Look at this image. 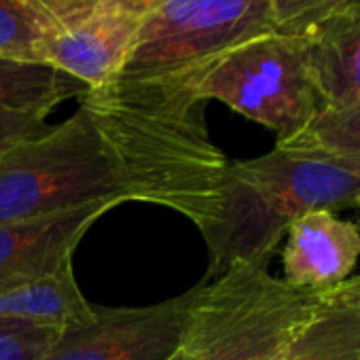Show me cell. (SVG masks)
Masks as SVG:
<instances>
[{"label": "cell", "mask_w": 360, "mask_h": 360, "mask_svg": "<svg viewBox=\"0 0 360 360\" xmlns=\"http://www.w3.org/2000/svg\"><path fill=\"white\" fill-rule=\"evenodd\" d=\"M276 146L314 153L341 167L360 172V104L322 108L301 134Z\"/></svg>", "instance_id": "5bb4252c"}, {"label": "cell", "mask_w": 360, "mask_h": 360, "mask_svg": "<svg viewBox=\"0 0 360 360\" xmlns=\"http://www.w3.org/2000/svg\"><path fill=\"white\" fill-rule=\"evenodd\" d=\"M47 117L0 106V159L18 144L47 131Z\"/></svg>", "instance_id": "ac0fdd59"}, {"label": "cell", "mask_w": 360, "mask_h": 360, "mask_svg": "<svg viewBox=\"0 0 360 360\" xmlns=\"http://www.w3.org/2000/svg\"><path fill=\"white\" fill-rule=\"evenodd\" d=\"M263 263H233L198 292L180 341L183 360H280L318 309Z\"/></svg>", "instance_id": "3957f363"}, {"label": "cell", "mask_w": 360, "mask_h": 360, "mask_svg": "<svg viewBox=\"0 0 360 360\" xmlns=\"http://www.w3.org/2000/svg\"><path fill=\"white\" fill-rule=\"evenodd\" d=\"M138 28V20L102 3L85 18L56 26L41 41L37 62L100 89L123 72Z\"/></svg>", "instance_id": "ba28073f"}, {"label": "cell", "mask_w": 360, "mask_h": 360, "mask_svg": "<svg viewBox=\"0 0 360 360\" xmlns=\"http://www.w3.org/2000/svg\"><path fill=\"white\" fill-rule=\"evenodd\" d=\"M316 299L324 305H337L360 316V274H352L345 282L324 292H316Z\"/></svg>", "instance_id": "ffe728a7"}, {"label": "cell", "mask_w": 360, "mask_h": 360, "mask_svg": "<svg viewBox=\"0 0 360 360\" xmlns=\"http://www.w3.org/2000/svg\"><path fill=\"white\" fill-rule=\"evenodd\" d=\"M112 208L117 204L96 202L0 223V290L47 278L72 265L79 242Z\"/></svg>", "instance_id": "52a82bcc"}, {"label": "cell", "mask_w": 360, "mask_h": 360, "mask_svg": "<svg viewBox=\"0 0 360 360\" xmlns=\"http://www.w3.org/2000/svg\"><path fill=\"white\" fill-rule=\"evenodd\" d=\"M280 360H360V316L320 303Z\"/></svg>", "instance_id": "4fadbf2b"}, {"label": "cell", "mask_w": 360, "mask_h": 360, "mask_svg": "<svg viewBox=\"0 0 360 360\" xmlns=\"http://www.w3.org/2000/svg\"><path fill=\"white\" fill-rule=\"evenodd\" d=\"M62 330L0 318V360H45Z\"/></svg>", "instance_id": "2e32d148"}, {"label": "cell", "mask_w": 360, "mask_h": 360, "mask_svg": "<svg viewBox=\"0 0 360 360\" xmlns=\"http://www.w3.org/2000/svg\"><path fill=\"white\" fill-rule=\"evenodd\" d=\"M282 280L305 292H324L345 282L360 261V227L333 210L299 217L284 236Z\"/></svg>", "instance_id": "9c48e42d"}, {"label": "cell", "mask_w": 360, "mask_h": 360, "mask_svg": "<svg viewBox=\"0 0 360 360\" xmlns=\"http://www.w3.org/2000/svg\"><path fill=\"white\" fill-rule=\"evenodd\" d=\"M356 208H360V200H358V204H356Z\"/></svg>", "instance_id": "cb8c5ba5"}, {"label": "cell", "mask_w": 360, "mask_h": 360, "mask_svg": "<svg viewBox=\"0 0 360 360\" xmlns=\"http://www.w3.org/2000/svg\"><path fill=\"white\" fill-rule=\"evenodd\" d=\"M56 26L34 0H0V58L37 62L41 41Z\"/></svg>", "instance_id": "9a60e30c"}, {"label": "cell", "mask_w": 360, "mask_h": 360, "mask_svg": "<svg viewBox=\"0 0 360 360\" xmlns=\"http://www.w3.org/2000/svg\"><path fill=\"white\" fill-rule=\"evenodd\" d=\"M271 30L269 0H165L140 22L119 77L183 72Z\"/></svg>", "instance_id": "5b68a950"}, {"label": "cell", "mask_w": 360, "mask_h": 360, "mask_svg": "<svg viewBox=\"0 0 360 360\" xmlns=\"http://www.w3.org/2000/svg\"><path fill=\"white\" fill-rule=\"evenodd\" d=\"M34 3L49 20L62 26L89 15L104 0H34Z\"/></svg>", "instance_id": "d6986e66"}, {"label": "cell", "mask_w": 360, "mask_h": 360, "mask_svg": "<svg viewBox=\"0 0 360 360\" xmlns=\"http://www.w3.org/2000/svg\"><path fill=\"white\" fill-rule=\"evenodd\" d=\"M202 102H223L276 134V144L301 134L322 110L301 37L278 30L255 37L189 68Z\"/></svg>", "instance_id": "277c9868"}, {"label": "cell", "mask_w": 360, "mask_h": 360, "mask_svg": "<svg viewBox=\"0 0 360 360\" xmlns=\"http://www.w3.org/2000/svg\"><path fill=\"white\" fill-rule=\"evenodd\" d=\"M85 91L83 83L51 66L0 58V106L49 117L58 104Z\"/></svg>", "instance_id": "7c38bea8"}, {"label": "cell", "mask_w": 360, "mask_h": 360, "mask_svg": "<svg viewBox=\"0 0 360 360\" xmlns=\"http://www.w3.org/2000/svg\"><path fill=\"white\" fill-rule=\"evenodd\" d=\"M106 5H110L112 9L142 22L146 20L153 11H157L165 0H104Z\"/></svg>", "instance_id": "44dd1931"}, {"label": "cell", "mask_w": 360, "mask_h": 360, "mask_svg": "<svg viewBox=\"0 0 360 360\" xmlns=\"http://www.w3.org/2000/svg\"><path fill=\"white\" fill-rule=\"evenodd\" d=\"M322 108L360 104V5L349 3L301 34Z\"/></svg>", "instance_id": "30bf717a"}, {"label": "cell", "mask_w": 360, "mask_h": 360, "mask_svg": "<svg viewBox=\"0 0 360 360\" xmlns=\"http://www.w3.org/2000/svg\"><path fill=\"white\" fill-rule=\"evenodd\" d=\"M198 286L142 307H106L62 330L45 360H167L180 347Z\"/></svg>", "instance_id": "8992f818"}, {"label": "cell", "mask_w": 360, "mask_h": 360, "mask_svg": "<svg viewBox=\"0 0 360 360\" xmlns=\"http://www.w3.org/2000/svg\"><path fill=\"white\" fill-rule=\"evenodd\" d=\"M352 0H269L274 26L282 34L301 37L314 24Z\"/></svg>", "instance_id": "e0dca14e"}, {"label": "cell", "mask_w": 360, "mask_h": 360, "mask_svg": "<svg viewBox=\"0 0 360 360\" xmlns=\"http://www.w3.org/2000/svg\"><path fill=\"white\" fill-rule=\"evenodd\" d=\"M352 3H356V5H360V0H352ZM349 5V3H347Z\"/></svg>", "instance_id": "603a6c76"}, {"label": "cell", "mask_w": 360, "mask_h": 360, "mask_svg": "<svg viewBox=\"0 0 360 360\" xmlns=\"http://www.w3.org/2000/svg\"><path fill=\"white\" fill-rule=\"evenodd\" d=\"M204 104L189 70L87 89L66 121L0 159V223L96 202H144L204 233L229 163L208 136Z\"/></svg>", "instance_id": "6da1fadb"}, {"label": "cell", "mask_w": 360, "mask_h": 360, "mask_svg": "<svg viewBox=\"0 0 360 360\" xmlns=\"http://www.w3.org/2000/svg\"><path fill=\"white\" fill-rule=\"evenodd\" d=\"M167 360H183V356H180V352L176 349V352H174V356H169Z\"/></svg>", "instance_id": "7402d4cb"}, {"label": "cell", "mask_w": 360, "mask_h": 360, "mask_svg": "<svg viewBox=\"0 0 360 360\" xmlns=\"http://www.w3.org/2000/svg\"><path fill=\"white\" fill-rule=\"evenodd\" d=\"M360 172L314 153L274 146L269 153L229 161L217 217L202 233L208 246V274L217 278L233 263L269 265L288 227L314 210L356 208Z\"/></svg>", "instance_id": "7a4b0ae2"}, {"label": "cell", "mask_w": 360, "mask_h": 360, "mask_svg": "<svg viewBox=\"0 0 360 360\" xmlns=\"http://www.w3.org/2000/svg\"><path fill=\"white\" fill-rule=\"evenodd\" d=\"M96 307L83 297L72 265L7 290H0V318L24 320L56 330L89 322Z\"/></svg>", "instance_id": "8fae6325"}]
</instances>
